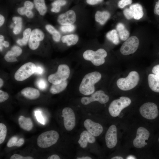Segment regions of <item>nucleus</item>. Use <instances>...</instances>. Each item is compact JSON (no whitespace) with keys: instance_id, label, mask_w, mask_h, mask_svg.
Instances as JSON below:
<instances>
[{"instance_id":"obj_9","label":"nucleus","mask_w":159,"mask_h":159,"mask_svg":"<svg viewBox=\"0 0 159 159\" xmlns=\"http://www.w3.org/2000/svg\"><path fill=\"white\" fill-rule=\"evenodd\" d=\"M139 41L135 36H132L128 38L121 47L120 52L123 55H128L135 53L139 47Z\"/></svg>"},{"instance_id":"obj_22","label":"nucleus","mask_w":159,"mask_h":159,"mask_svg":"<svg viewBox=\"0 0 159 159\" xmlns=\"http://www.w3.org/2000/svg\"><path fill=\"white\" fill-rule=\"evenodd\" d=\"M110 16V14L107 11L96 12L95 18V21L102 25H104L107 21Z\"/></svg>"},{"instance_id":"obj_6","label":"nucleus","mask_w":159,"mask_h":159,"mask_svg":"<svg viewBox=\"0 0 159 159\" xmlns=\"http://www.w3.org/2000/svg\"><path fill=\"white\" fill-rule=\"evenodd\" d=\"M70 74V70L69 66L65 64H61L59 66L56 72L48 76V80L52 84H58L62 81L67 80L69 78Z\"/></svg>"},{"instance_id":"obj_29","label":"nucleus","mask_w":159,"mask_h":159,"mask_svg":"<svg viewBox=\"0 0 159 159\" xmlns=\"http://www.w3.org/2000/svg\"><path fill=\"white\" fill-rule=\"evenodd\" d=\"M12 20L15 24L13 29V32L15 34H18L21 32L22 28V19L19 17L14 16L12 18Z\"/></svg>"},{"instance_id":"obj_31","label":"nucleus","mask_w":159,"mask_h":159,"mask_svg":"<svg viewBox=\"0 0 159 159\" xmlns=\"http://www.w3.org/2000/svg\"><path fill=\"white\" fill-rule=\"evenodd\" d=\"M7 128L6 126L3 123H0V144H2L4 141L7 133Z\"/></svg>"},{"instance_id":"obj_4","label":"nucleus","mask_w":159,"mask_h":159,"mask_svg":"<svg viewBox=\"0 0 159 159\" xmlns=\"http://www.w3.org/2000/svg\"><path fill=\"white\" fill-rule=\"evenodd\" d=\"M107 55L106 51L103 49L100 48L95 51L87 50L84 52L83 56L85 60L90 61L94 65L99 66L105 63V58Z\"/></svg>"},{"instance_id":"obj_54","label":"nucleus","mask_w":159,"mask_h":159,"mask_svg":"<svg viewBox=\"0 0 159 159\" xmlns=\"http://www.w3.org/2000/svg\"><path fill=\"white\" fill-rule=\"evenodd\" d=\"M3 45L5 47H9V42L6 41H4L3 42Z\"/></svg>"},{"instance_id":"obj_53","label":"nucleus","mask_w":159,"mask_h":159,"mask_svg":"<svg viewBox=\"0 0 159 159\" xmlns=\"http://www.w3.org/2000/svg\"><path fill=\"white\" fill-rule=\"evenodd\" d=\"M5 21L4 16L2 15H0V26H1L4 24Z\"/></svg>"},{"instance_id":"obj_17","label":"nucleus","mask_w":159,"mask_h":159,"mask_svg":"<svg viewBox=\"0 0 159 159\" xmlns=\"http://www.w3.org/2000/svg\"><path fill=\"white\" fill-rule=\"evenodd\" d=\"M76 20V14L72 10H69L60 15L57 18L58 22L62 25L73 24Z\"/></svg>"},{"instance_id":"obj_36","label":"nucleus","mask_w":159,"mask_h":159,"mask_svg":"<svg viewBox=\"0 0 159 159\" xmlns=\"http://www.w3.org/2000/svg\"><path fill=\"white\" fill-rule=\"evenodd\" d=\"M9 97L8 94L6 92L0 90V102L1 103L7 100Z\"/></svg>"},{"instance_id":"obj_10","label":"nucleus","mask_w":159,"mask_h":159,"mask_svg":"<svg viewBox=\"0 0 159 159\" xmlns=\"http://www.w3.org/2000/svg\"><path fill=\"white\" fill-rule=\"evenodd\" d=\"M109 100V97L102 90H99L94 92L90 97H84L81 99V103L84 105H87L95 101H98L102 104L107 103Z\"/></svg>"},{"instance_id":"obj_45","label":"nucleus","mask_w":159,"mask_h":159,"mask_svg":"<svg viewBox=\"0 0 159 159\" xmlns=\"http://www.w3.org/2000/svg\"><path fill=\"white\" fill-rule=\"evenodd\" d=\"M103 0H86L87 3L91 5L97 4L102 1Z\"/></svg>"},{"instance_id":"obj_33","label":"nucleus","mask_w":159,"mask_h":159,"mask_svg":"<svg viewBox=\"0 0 159 159\" xmlns=\"http://www.w3.org/2000/svg\"><path fill=\"white\" fill-rule=\"evenodd\" d=\"M75 26L74 25H62L60 28V30L64 32H71L75 30Z\"/></svg>"},{"instance_id":"obj_46","label":"nucleus","mask_w":159,"mask_h":159,"mask_svg":"<svg viewBox=\"0 0 159 159\" xmlns=\"http://www.w3.org/2000/svg\"><path fill=\"white\" fill-rule=\"evenodd\" d=\"M154 12V14L159 16V0L156 2L155 6Z\"/></svg>"},{"instance_id":"obj_40","label":"nucleus","mask_w":159,"mask_h":159,"mask_svg":"<svg viewBox=\"0 0 159 159\" xmlns=\"http://www.w3.org/2000/svg\"><path fill=\"white\" fill-rule=\"evenodd\" d=\"M11 50L15 53L17 57L20 55L22 52L21 49L17 46H14L12 47L11 48Z\"/></svg>"},{"instance_id":"obj_12","label":"nucleus","mask_w":159,"mask_h":159,"mask_svg":"<svg viewBox=\"0 0 159 159\" xmlns=\"http://www.w3.org/2000/svg\"><path fill=\"white\" fill-rule=\"evenodd\" d=\"M150 133L145 128L140 127L137 129L136 135L133 141L134 146L137 148H141L147 144L146 141L148 140Z\"/></svg>"},{"instance_id":"obj_3","label":"nucleus","mask_w":159,"mask_h":159,"mask_svg":"<svg viewBox=\"0 0 159 159\" xmlns=\"http://www.w3.org/2000/svg\"><path fill=\"white\" fill-rule=\"evenodd\" d=\"M59 137L58 132L54 130L44 132L38 137L37 143L38 145L42 148H46L56 143Z\"/></svg>"},{"instance_id":"obj_1","label":"nucleus","mask_w":159,"mask_h":159,"mask_svg":"<svg viewBox=\"0 0 159 159\" xmlns=\"http://www.w3.org/2000/svg\"><path fill=\"white\" fill-rule=\"evenodd\" d=\"M101 77V74L98 72H94L86 74L80 85V92L85 95L92 94L95 90V84L100 80Z\"/></svg>"},{"instance_id":"obj_57","label":"nucleus","mask_w":159,"mask_h":159,"mask_svg":"<svg viewBox=\"0 0 159 159\" xmlns=\"http://www.w3.org/2000/svg\"><path fill=\"white\" fill-rule=\"evenodd\" d=\"M126 159H136V158L133 155H130L127 157Z\"/></svg>"},{"instance_id":"obj_8","label":"nucleus","mask_w":159,"mask_h":159,"mask_svg":"<svg viewBox=\"0 0 159 159\" xmlns=\"http://www.w3.org/2000/svg\"><path fill=\"white\" fill-rule=\"evenodd\" d=\"M139 112L144 117L148 120H153L158 116L159 111L157 105L154 103L148 102L140 107Z\"/></svg>"},{"instance_id":"obj_52","label":"nucleus","mask_w":159,"mask_h":159,"mask_svg":"<svg viewBox=\"0 0 159 159\" xmlns=\"http://www.w3.org/2000/svg\"><path fill=\"white\" fill-rule=\"evenodd\" d=\"M48 159H60V157L57 155L56 154H54L52 155L49 156L48 158Z\"/></svg>"},{"instance_id":"obj_49","label":"nucleus","mask_w":159,"mask_h":159,"mask_svg":"<svg viewBox=\"0 0 159 159\" xmlns=\"http://www.w3.org/2000/svg\"><path fill=\"white\" fill-rule=\"evenodd\" d=\"M24 140L22 138H21L17 141L16 145V147H20L24 143Z\"/></svg>"},{"instance_id":"obj_21","label":"nucleus","mask_w":159,"mask_h":159,"mask_svg":"<svg viewBox=\"0 0 159 159\" xmlns=\"http://www.w3.org/2000/svg\"><path fill=\"white\" fill-rule=\"evenodd\" d=\"M18 123L20 127L23 129L29 131L32 128L33 123L31 118L20 116L18 119Z\"/></svg>"},{"instance_id":"obj_43","label":"nucleus","mask_w":159,"mask_h":159,"mask_svg":"<svg viewBox=\"0 0 159 159\" xmlns=\"http://www.w3.org/2000/svg\"><path fill=\"white\" fill-rule=\"evenodd\" d=\"M152 71L153 74L159 76V64L154 66Z\"/></svg>"},{"instance_id":"obj_44","label":"nucleus","mask_w":159,"mask_h":159,"mask_svg":"<svg viewBox=\"0 0 159 159\" xmlns=\"http://www.w3.org/2000/svg\"><path fill=\"white\" fill-rule=\"evenodd\" d=\"M24 6L32 10L33 8L34 4L30 1H26L24 3Z\"/></svg>"},{"instance_id":"obj_38","label":"nucleus","mask_w":159,"mask_h":159,"mask_svg":"<svg viewBox=\"0 0 159 159\" xmlns=\"http://www.w3.org/2000/svg\"><path fill=\"white\" fill-rule=\"evenodd\" d=\"M66 2L65 0H57L52 3V5L61 7V6L65 5Z\"/></svg>"},{"instance_id":"obj_14","label":"nucleus","mask_w":159,"mask_h":159,"mask_svg":"<svg viewBox=\"0 0 159 159\" xmlns=\"http://www.w3.org/2000/svg\"><path fill=\"white\" fill-rule=\"evenodd\" d=\"M44 34L40 29H35L31 32L29 41L28 45L29 48L32 50L37 49L39 45L40 41L43 40Z\"/></svg>"},{"instance_id":"obj_25","label":"nucleus","mask_w":159,"mask_h":159,"mask_svg":"<svg viewBox=\"0 0 159 159\" xmlns=\"http://www.w3.org/2000/svg\"><path fill=\"white\" fill-rule=\"evenodd\" d=\"M78 39V36L73 34L63 36L61 38L62 42L63 43H66L68 46L75 44L77 43Z\"/></svg>"},{"instance_id":"obj_47","label":"nucleus","mask_w":159,"mask_h":159,"mask_svg":"<svg viewBox=\"0 0 159 159\" xmlns=\"http://www.w3.org/2000/svg\"><path fill=\"white\" fill-rule=\"evenodd\" d=\"M25 15L28 18H32L34 16V14L31 10H29L26 11Z\"/></svg>"},{"instance_id":"obj_55","label":"nucleus","mask_w":159,"mask_h":159,"mask_svg":"<svg viewBox=\"0 0 159 159\" xmlns=\"http://www.w3.org/2000/svg\"><path fill=\"white\" fill-rule=\"evenodd\" d=\"M77 159H91L92 158L89 156H82L81 157H77L76 158Z\"/></svg>"},{"instance_id":"obj_42","label":"nucleus","mask_w":159,"mask_h":159,"mask_svg":"<svg viewBox=\"0 0 159 159\" xmlns=\"http://www.w3.org/2000/svg\"><path fill=\"white\" fill-rule=\"evenodd\" d=\"M29 10H31L24 6L23 7L18 8L17 9V12L20 14L23 15L25 14L26 11Z\"/></svg>"},{"instance_id":"obj_2","label":"nucleus","mask_w":159,"mask_h":159,"mask_svg":"<svg viewBox=\"0 0 159 159\" xmlns=\"http://www.w3.org/2000/svg\"><path fill=\"white\" fill-rule=\"evenodd\" d=\"M140 80L138 73L135 71L130 72L125 77L120 78L117 81V87L123 91H128L135 87Z\"/></svg>"},{"instance_id":"obj_19","label":"nucleus","mask_w":159,"mask_h":159,"mask_svg":"<svg viewBox=\"0 0 159 159\" xmlns=\"http://www.w3.org/2000/svg\"><path fill=\"white\" fill-rule=\"evenodd\" d=\"M21 93L25 97L31 100L37 99L40 95V92L37 89L31 87L24 88L22 90Z\"/></svg>"},{"instance_id":"obj_5","label":"nucleus","mask_w":159,"mask_h":159,"mask_svg":"<svg viewBox=\"0 0 159 159\" xmlns=\"http://www.w3.org/2000/svg\"><path fill=\"white\" fill-rule=\"evenodd\" d=\"M131 102V100L129 98L125 96H121L119 99L113 100L109 106L110 114L114 117L118 116L122 110L129 106Z\"/></svg>"},{"instance_id":"obj_18","label":"nucleus","mask_w":159,"mask_h":159,"mask_svg":"<svg viewBox=\"0 0 159 159\" xmlns=\"http://www.w3.org/2000/svg\"><path fill=\"white\" fill-rule=\"evenodd\" d=\"M96 140L95 137L87 130H84L81 133L78 143L80 147L83 148H85L88 143H93Z\"/></svg>"},{"instance_id":"obj_28","label":"nucleus","mask_w":159,"mask_h":159,"mask_svg":"<svg viewBox=\"0 0 159 159\" xmlns=\"http://www.w3.org/2000/svg\"><path fill=\"white\" fill-rule=\"evenodd\" d=\"M107 38L115 45L118 44L119 42V37L115 29H113L107 33L106 35Z\"/></svg>"},{"instance_id":"obj_48","label":"nucleus","mask_w":159,"mask_h":159,"mask_svg":"<svg viewBox=\"0 0 159 159\" xmlns=\"http://www.w3.org/2000/svg\"><path fill=\"white\" fill-rule=\"evenodd\" d=\"M43 72V69L40 67H36L35 73L37 74H42Z\"/></svg>"},{"instance_id":"obj_39","label":"nucleus","mask_w":159,"mask_h":159,"mask_svg":"<svg viewBox=\"0 0 159 159\" xmlns=\"http://www.w3.org/2000/svg\"><path fill=\"white\" fill-rule=\"evenodd\" d=\"M35 115L37 120L41 123L44 124V120L42 116L41 112L39 111H36L35 112Z\"/></svg>"},{"instance_id":"obj_13","label":"nucleus","mask_w":159,"mask_h":159,"mask_svg":"<svg viewBox=\"0 0 159 159\" xmlns=\"http://www.w3.org/2000/svg\"><path fill=\"white\" fill-rule=\"evenodd\" d=\"M123 14L128 19L134 18L139 20L142 18L144 15L142 6L139 4H135L130 6L129 8L125 9Z\"/></svg>"},{"instance_id":"obj_15","label":"nucleus","mask_w":159,"mask_h":159,"mask_svg":"<svg viewBox=\"0 0 159 159\" xmlns=\"http://www.w3.org/2000/svg\"><path fill=\"white\" fill-rule=\"evenodd\" d=\"M105 141L107 147L112 148L116 145L117 143V129L116 126L112 125L107 130L105 135Z\"/></svg>"},{"instance_id":"obj_23","label":"nucleus","mask_w":159,"mask_h":159,"mask_svg":"<svg viewBox=\"0 0 159 159\" xmlns=\"http://www.w3.org/2000/svg\"><path fill=\"white\" fill-rule=\"evenodd\" d=\"M67 85V80L62 81L58 84H52L50 88V92L53 94H58L64 90Z\"/></svg>"},{"instance_id":"obj_35","label":"nucleus","mask_w":159,"mask_h":159,"mask_svg":"<svg viewBox=\"0 0 159 159\" xmlns=\"http://www.w3.org/2000/svg\"><path fill=\"white\" fill-rule=\"evenodd\" d=\"M132 2V0H121L118 2V5L119 8H122L126 6L131 4Z\"/></svg>"},{"instance_id":"obj_30","label":"nucleus","mask_w":159,"mask_h":159,"mask_svg":"<svg viewBox=\"0 0 159 159\" xmlns=\"http://www.w3.org/2000/svg\"><path fill=\"white\" fill-rule=\"evenodd\" d=\"M16 54L11 50L8 51L4 56L5 60L9 62H13L17 61Z\"/></svg>"},{"instance_id":"obj_50","label":"nucleus","mask_w":159,"mask_h":159,"mask_svg":"<svg viewBox=\"0 0 159 159\" xmlns=\"http://www.w3.org/2000/svg\"><path fill=\"white\" fill-rule=\"evenodd\" d=\"M52 7L51 9V11L52 12L55 13H58L60 11L61 8L60 7L55 6H52Z\"/></svg>"},{"instance_id":"obj_27","label":"nucleus","mask_w":159,"mask_h":159,"mask_svg":"<svg viewBox=\"0 0 159 159\" xmlns=\"http://www.w3.org/2000/svg\"><path fill=\"white\" fill-rule=\"evenodd\" d=\"M46 30L52 35V38L53 40L56 42L59 41L61 35L60 33L52 26L47 24L45 26Z\"/></svg>"},{"instance_id":"obj_16","label":"nucleus","mask_w":159,"mask_h":159,"mask_svg":"<svg viewBox=\"0 0 159 159\" xmlns=\"http://www.w3.org/2000/svg\"><path fill=\"white\" fill-rule=\"evenodd\" d=\"M84 126L87 130L95 137L99 136L103 131L102 125L90 119H87L83 123Z\"/></svg>"},{"instance_id":"obj_26","label":"nucleus","mask_w":159,"mask_h":159,"mask_svg":"<svg viewBox=\"0 0 159 159\" xmlns=\"http://www.w3.org/2000/svg\"><path fill=\"white\" fill-rule=\"evenodd\" d=\"M34 6L41 15H44L46 13L47 8L44 0H34Z\"/></svg>"},{"instance_id":"obj_61","label":"nucleus","mask_w":159,"mask_h":159,"mask_svg":"<svg viewBox=\"0 0 159 159\" xmlns=\"http://www.w3.org/2000/svg\"><path fill=\"white\" fill-rule=\"evenodd\" d=\"M158 142H159V138H158Z\"/></svg>"},{"instance_id":"obj_20","label":"nucleus","mask_w":159,"mask_h":159,"mask_svg":"<svg viewBox=\"0 0 159 159\" xmlns=\"http://www.w3.org/2000/svg\"><path fill=\"white\" fill-rule=\"evenodd\" d=\"M148 79L150 88L154 92H159V76L150 74L148 76Z\"/></svg>"},{"instance_id":"obj_7","label":"nucleus","mask_w":159,"mask_h":159,"mask_svg":"<svg viewBox=\"0 0 159 159\" xmlns=\"http://www.w3.org/2000/svg\"><path fill=\"white\" fill-rule=\"evenodd\" d=\"M36 67L32 62H28L21 66L16 72L14 78L18 81H22L35 73Z\"/></svg>"},{"instance_id":"obj_59","label":"nucleus","mask_w":159,"mask_h":159,"mask_svg":"<svg viewBox=\"0 0 159 159\" xmlns=\"http://www.w3.org/2000/svg\"><path fill=\"white\" fill-rule=\"evenodd\" d=\"M4 82L3 80L0 78V87L1 88L3 85Z\"/></svg>"},{"instance_id":"obj_51","label":"nucleus","mask_w":159,"mask_h":159,"mask_svg":"<svg viewBox=\"0 0 159 159\" xmlns=\"http://www.w3.org/2000/svg\"><path fill=\"white\" fill-rule=\"evenodd\" d=\"M4 41V37L2 35H0V50L1 51L3 49V42Z\"/></svg>"},{"instance_id":"obj_56","label":"nucleus","mask_w":159,"mask_h":159,"mask_svg":"<svg viewBox=\"0 0 159 159\" xmlns=\"http://www.w3.org/2000/svg\"><path fill=\"white\" fill-rule=\"evenodd\" d=\"M111 159H123V157L120 156H116L112 157Z\"/></svg>"},{"instance_id":"obj_58","label":"nucleus","mask_w":159,"mask_h":159,"mask_svg":"<svg viewBox=\"0 0 159 159\" xmlns=\"http://www.w3.org/2000/svg\"><path fill=\"white\" fill-rule=\"evenodd\" d=\"M17 43L20 46H22V44L21 41V39H19L17 40L16 41Z\"/></svg>"},{"instance_id":"obj_24","label":"nucleus","mask_w":159,"mask_h":159,"mask_svg":"<svg viewBox=\"0 0 159 159\" xmlns=\"http://www.w3.org/2000/svg\"><path fill=\"white\" fill-rule=\"evenodd\" d=\"M116 29L119 37L121 40L125 41L128 38L130 35L129 32L126 29L123 24L121 23H118L117 25Z\"/></svg>"},{"instance_id":"obj_11","label":"nucleus","mask_w":159,"mask_h":159,"mask_svg":"<svg viewBox=\"0 0 159 159\" xmlns=\"http://www.w3.org/2000/svg\"><path fill=\"white\" fill-rule=\"evenodd\" d=\"M62 113L65 129L68 131L72 130L76 124V117L73 110L70 107H65L63 109Z\"/></svg>"},{"instance_id":"obj_41","label":"nucleus","mask_w":159,"mask_h":159,"mask_svg":"<svg viewBox=\"0 0 159 159\" xmlns=\"http://www.w3.org/2000/svg\"><path fill=\"white\" fill-rule=\"evenodd\" d=\"M10 159H33L34 158L30 156L23 157L19 154H14L12 155Z\"/></svg>"},{"instance_id":"obj_34","label":"nucleus","mask_w":159,"mask_h":159,"mask_svg":"<svg viewBox=\"0 0 159 159\" xmlns=\"http://www.w3.org/2000/svg\"><path fill=\"white\" fill-rule=\"evenodd\" d=\"M18 139L16 137H11L7 142V146L8 147L16 146V144L18 141Z\"/></svg>"},{"instance_id":"obj_60","label":"nucleus","mask_w":159,"mask_h":159,"mask_svg":"<svg viewBox=\"0 0 159 159\" xmlns=\"http://www.w3.org/2000/svg\"><path fill=\"white\" fill-rule=\"evenodd\" d=\"M13 25V24H11V26H10L12 28V27H13V25Z\"/></svg>"},{"instance_id":"obj_32","label":"nucleus","mask_w":159,"mask_h":159,"mask_svg":"<svg viewBox=\"0 0 159 159\" xmlns=\"http://www.w3.org/2000/svg\"><path fill=\"white\" fill-rule=\"evenodd\" d=\"M31 32V29L29 28L26 29L24 31L23 33V37L21 39L23 45H25L26 44L29 38L30 37Z\"/></svg>"},{"instance_id":"obj_37","label":"nucleus","mask_w":159,"mask_h":159,"mask_svg":"<svg viewBox=\"0 0 159 159\" xmlns=\"http://www.w3.org/2000/svg\"><path fill=\"white\" fill-rule=\"evenodd\" d=\"M37 84L39 88L41 90L44 89L47 87L46 82L43 79H40L37 82Z\"/></svg>"}]
</instances>
